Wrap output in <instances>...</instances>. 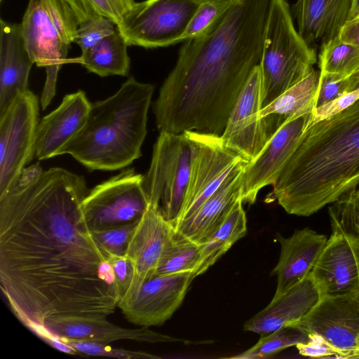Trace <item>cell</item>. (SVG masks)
Returning <instances> with one entry per match:
<instances>
[{"label": "cell", "instance_id": "cell-25", "mask_svg": "<svg viewBox=\"0 0 359 359\" xmlns=\"http://www.w3.org/2000/svg\"><path fill=\"white\" fill-rule=\"evenodd\" d=\"M319 80L320 71L313 70L262 109L269 140L288 120L313 112Z\"/></svg>", "mask_w": 359, "mask_h": 359}, {"label": "cell", "instance_id": "cell-24", "mask_svg": "<svg viewBox=\"0 0 359 359\" xmlns=\"http://www.w3.org/2000/svg\"><path fill=\"white\" fill-rule=\"evenodd\" d=\"M247 163L238 168L194 213L175 228L195 243H205L241 200L242 172Z\"/></svg>", "mask_w": 359, "mask_h": 359}, {"label": "cell", "instance_id": "cell-40", "mask_svg": "<svg viewBox=\"0 0 359 359\" xmlns=\"http://www.w3.org/2000/svg\"><path fill=\"white\" fill-rule=\"evenodd\" d=\"M358 99H359V88L334 101L315 109L311 124L337 113L353 103Z\"/></svg>", "mask_w": 359, "mask_h": 359}, {"label": "cell", "instance_id": "cell-27", "mask_svg": "<svg viewBox=\"0 0 359 359\" xmlns=\"http://www.w3.org/2000/svg\"><path fill=\"white\" fill-rule=\"evenodd\" d=\"M238 200L222 225L201 246L198 263L193 271L194 277L201 275L212 266L247 232V219Z\"/></svg>", "mask_w": 359, "mask_h": 359}, {"label": "cell", "instance_id": "cell-39", "mask_svg": "<svg viewBox=\"0 0 359 359\" xmlns=\"http://www.w3.org/2000/svg\"><path fill=\"white\" fill-rule=\"evenodd\" d=\"M299 353L309 357H338L337 351L330 346L322 337L309 334L307 342L296 346Z\"/></svg>", "mask_w": 359, "mask_h": 359}, {"label": "cell", "instance_id": "cell-35", "mask_svg": "<svg viewBox=\"0 0 359 359\" xmlns=\"http://www.w3.org/2000/svg\"><path fill=\"white\" fill-rule=\"evenodd\" d=\"M138 221L126 225L92 231L95 241L107 255L108 259L111 256H124L126 255L129 238Z\"/></svg>", "mask_w": 359, "mask_h": 359}, {"label": "cell", "instance_id": "cell-23", "mask_svg": "<svg viewBox=\"0 0 359 359\" xmlns=\"http://www.w3.org/2000/svg\"><path fill=\"white\" fill-rule=\"evenodd\" d=\"M351 0H297L290 7L298 33L316 50L336 38L348 20Z\"/></svg>", "mask_w": 359, "mask_h": 359}, {"label": "cell", "instance_id": "cell-21", "mask_svg": "<svg viewBox=\"0 0 359 359\" xmlns=\"http://www.w3.org/2000/svg\"><path fill=\"white\" fill-rule=\"evenodd\" d=\"M320 298L310 273L286 292L272 298L264 309L244 323L243 329L264 336L301 320Z\"/></svg>", "mask_w": 359, "mask_h": 359}, {"label": "cell", "instance_id": "cell-45", "mask_svg": "<svg viewBox=\"0 0 359 359\" xmlns=\"http://www.w3.org/2000/svg\"><path fill=\"white\" fill-rule=\"evenodd\" d=\"M1 1H2V0H1Z\"/></svg>", "mask_w": 359, "mask_h": 359}, {"label": "cell", "instance_id": "cell-2", "mask_svg": "<svg viewBox=\"0 0 359 359\" xmlns=\"http://www.w3.org/2000/svg\"><path fill=\"white\" fill-rule=\"evenodd\" d=\"M272 0H239L206 32L185 41L154 104L159 132L221 135L259 65Z\"/></svg>", "mask_w": 359, "mask_h": 359}, {"label": "cell", "instance_id": "cell-42", "mask_svg": "<svg viewBox=\"0 0 359 359\" xmlns=\"http://www.w3.org/2000/svg\"><path fill=\"white\" fill-rule=\"evenodd\" d=\"M359 17V0H351L349 19Z\"/></svg>", "mask_w": 359, "mask_h": 359}, {"label": "cell", "instance_id": "cell-11", "mask_svg": "<svg viewBox=\"0 0 359 359\" xmlns=\"http://www.w3.org/2000/svg\"><path fill=\"white\" fill-rule=\"evenodd\" d=\"M194 144L189 185L175 227L194 213L241 165L246 163L226 148L221 135L187 131Z\"/></svg>", "mask_w": 359, "mask_h": 359}, {"label": "cell", "instance_id": "cell-9", "mask_svg": "<svg viewBox=\"0 0 359 359\" xmlns=\"http://www.w3.org/2000/svg\"><path fill=\"white\" fill-rule=\"evenodd\" d=\"M143 178L144 175L128 168L89 190L81 208L90 230H102L138 221L149 206Z\"/></svg>", "mask_w": 359, "mask_h": 359}, {"label": "cell", "instance_id": "cell-29", "mask_svg": "<svg viewBox=\"0 0 359 359\" xmlns=\"http://www.w3.org/2000/svg\"><path fill=\"white\" fill-rule=\"evenodd\" d=\"M319 49L320 72L345 78L359 72V46L346 43L337 36Z\"/></svg>", "mask_w": 359, "mask_h": 359}, {"label": "cell", "instance_id": "cell-34", "mask_svg": "<svg viewBox=\"0 0 359 359\" xmlns=\"http://www.w3.org/2000/svg\"><path fill=\"white\" fill-rule=\"evenodd\" d=\"M116 29L117 25L111 19L96 15L79 24L74 42L79 46L81 53H83L114 33Z\"/></svg>", "mask_w": 359, "mask_h": 359}, {"label": "cell", "instance_id": "cell-30", "mask_svg": "<svg viewBox=\"0 0 359 359\" xmlns=\"http://www.w3.org/2000/svg\"><path fill=\"white\" fill-rule=\"evenodd\" d=\"M309 334L294 326L288 325L262 336L253 346L245 351L232 356V358L254 359L266 358L279 351L306 343Z\"/></svg>", "mask_w": 359, "mask_h": 359}, {"label": "cell", "instance_id": "cell-13", "mask_svg": "<svg viewBox=\"0 0 359 359\" xmlns=\"http://www.w3.org/2000/svg\"><path fill=\"white\" fill-rule=\"evenodd\" d=\"M289 325L322 337L337 351V358H359L356 296L322 297L305 316Z\"/></svg>", "mask_w": 359, "mask_h": 359}, {"label": "cell", "instance_id": "cell-6", "mask_svg": "<svg viewBox=\"0 0 359 359\" xmlns=\"http://www.w3.org/2000/svg\"><path fill=\"white\" fill-rule=\"evenodd\" d=\"M79 22L63 0H29L22 22L21 36L34 63L44 67L46 79L40 104L45 109L55 95L58 72L67 62Z\"/></svg>", "mask_w": 359, "mask_h": 359}, {"label": "cell", "instance_id": "cell-38", "mask_svg": "<svg viewBox=\"0 0 359 359\" xmlns=\"http://www.w3.org/2000/svg\"><path fill=\"white\" fill-rule=\"evenodd\" d=\"M108 259L114 271L119 299L127 291L135 279V269L131 262L126 255L111 256Z\"/></svg>", "mask_w": 359, "mask_h": 359}, {"label": "cell", "instance_id": "cell-37", "mask_svg": "<svg viewBox=\"0 0 359 359\" xmlns=\"http://www.w3.org/2000/svg\"><path fill=\"white\" fill-rule=\"evenodd\" d=\"M351 76L345 78L320 72L316 109L351 93L353 90Z\"/></svg>", "mask_w": 359, "mask_h": 359}, {"label": "cell", "instance_id": "cell-7", "mask_svg": "<svg viewBox=\"0 0 359 359\" xmlns=\"http://www.w3.org/2000/svg\"><path fill=\"white\" fill-rule=\"evenodd\" d=\"M194 155V144L187 131L161 132L144 175L149 205L158 209L174 226L184 202Z\"/></svg>", "mask_w": 359, "mask_h": 359}, {"label": "cell", "instance_id": "cell-36", "mask_svg": "<svg viewBox=\"0 0 359 359\" xmlns=\"http://www.w3.org/2000/svg\"><path fill=\"white\" fill-rule=\"evenodd\" d=\"M57 339L62 341L77 353L89 355L106 356L121 359H153L159 358L158 356L144 351H132L125 348H114L107 344L70 339Z\"/></svg>", "mask_w": 359, "mask_h": 359}, {"label": "cell", "instance_id": "cell-5", "mask_svg": "<svg viewBox=\"0 0 359 359\" xmlns=\"http://www.w3.org/2000/svg\"><path fill=\"white\" fill-rule=\"evenodd\" d=\"M316 50L301 37L285 0H272L259 67L262 107H265L313 70ZM262 108V109H263Z\"/></svg>", "mask_w": 359, "mask_h": 359}, {"label": "cell", "instance_id": "cell-3", "mask_svg": "<svg viewBox=\"0 0 359 359\" xmlns=\"http://www.w3.org/2000/svg\"><path fill=\"white\" fill-rule=\"evenodd\" d=\"M273 186L285 211L303 217L359 187V99L304 131Z\"/></svg>", "mask_w": 359, "mask_h": 359}, {"label": "cell", "instance_id": "cell-31", "mask_svg": "<svg viewBox=\"0 0 359 359\" xmlns=\"http://www.w3.org/2000/svg\"><path fill=\"white\" fill-rule=\"evenodd\" d=\"M71 8L79 24L96 15H102L119 25L125 14L136 3L135 0H63Z\"/></svg>", "mask_w": 359, "mask_h": 359}, {"label": "cell", "instance_id": "cell-28", "mask_svg": "<svg viewBox=\"0 0 359 359\" xmlns=\"http://www.w3.org/2000/svg\"><path fill=\"white\" fill-rule=\"evenodd\" d=\"M201 246L175 228L153 276L194 271L199 261Z\"/></svg>", "mask_w": 359, "mask_h": 359}, {"label": "cell", "instance_id": "cell-17", "mask_svg": "<svg viewBox=\"0 0 359 359\" xmlns=\"http://www.w3.org/2000/svg\"><path fill=\"white\" fill-rule=\"evenodd\" d=\"M45 342L50 344L54 338L83 341L103 344L118 340L137 342H181L186 344H205L177 339L154 332L148 327L128 329L112 324L107 318L96 319L82 317H55L44 322L37 334Z\"/></svg>", "mask_w": 359, "mask_h": 359}, {"label": "cell", "instance_id": "cell-33", "mask_svg": "<svg viewBox=\"0 0 359 359\" xmlns=\"http://www.w3.org/2000/svg\"><path fill=\"white\" fill-rule=\"evenodd\" d=\"M330 219L334 220L352 233L359 243V194L358 189L340 197L328 209ZM359 301V292L356 296Z\"/></svg>", "mask_w": 359, "mask_h": 359}, {"label": "cell", "instance_id": "cell-14", "mask_svg": "<svg viewBox=\"0 0 359 359\" xmlns=\"http://www.w3.org/2000/svg\"><path fill=\"white\" fill-rule=\"evenodd\" d=\"M332 233L311 274L322 297L357 296L359 292V243L334 220Z\"/></svg>", "mask_w": 359, "mask_h": 359}, {"label": "cell", "instance_id": "cell-20", "mask_svg": "<svg viewBox=\"0 0 359 359\" xmlns=\"http://www.w3.org/2000/svg\"><path fill=\"white\" fill-rule=\"evenodd\" d=\"M174 229L158 209L149 205L133 229L126 248L125 255L135 272L129 288L153 277Z\"/></svg>", "mask_w": 359, "mask_h": 359}, {"label": "cell", "instance_id": "cell-10", "mask_svg": "<svg viewBox=\"0 0 359 359\" xmlns=\"http://www.w3.org/2000/svg\"><path fill=\"white\" fill-rule=\"evenodd\" d=\"M39 105L37 96L28 90L0 116V195L16 182L35 155Z\"/></svg>", "mask_w": 359, "mask_h": 359}, {"label": "cell", "instance_id": "cell-41", "mask_svg": "<svg viewBox=\"0 0 359 359\" xmlns=\"http://www.w3.org/2000/svg\"><path fill=\"white\" fill-rule=\"evenodd\" d=\"M338 37L346 43L359 46V17L348 20L341 28Z\"/></svg>", "mask_w": 359, "mask_h": 359}, {"label": "cell", "instance_id": "cell-43", "mask_svg": "<svg viewBox=\"0 0 359 359\" xmlns=\"http://www.w3.org/2000/svg\"><path fill=\"white\" fill-rule=\"evenodd\" d=\"M231 1H233V2H237V1H238L239 0H231Z\"/></svg>", "mask_w": 359, "mask_h": 359}, {"label": "cell", "instance_id": "cell-12", "mask_svg": "<svg viewBox=\"0 0 359 359\" xmlns=\"http://www.w3.org/2000/svg\"><path fill=\"white\" fill-rule=\"evenodd\" d=\"M194 278L191 271L153 276L131 286L118 299L117 307L133 324L160 325L182 304Z\"/></svg>", "mask_w": 359, "mask_h": 359}, {"label": "cell", "instance_id": "cell-26", "mask_svg": "<svg viewBox=\"0 0 359 359\" xmlns=\"http://www.w3.org/2000/svg\"><path fill=\"white\" fill-rule=\"evenodd\" d=\"M128 44L118 27L114 33L90 48L76 60L88 72L100 76H127L130 69Z\"/></svg>", "mask_w": 359, "mask_h": 359}, {"label": "cell", "instance_id": "cell-1", "mask_svg": "<svg viewBox=\"0 0 359 359\" xmlns=\"http://www.w3.org/2000/svg\"><path fill=\"white\" fill-rule=\"evenodd\" d=\"M88 191L83 176L55 167L0 195L1 289L36 334L48 318H107L117 307L114 271L83 215Z\"/></svg>", "mask_w": 359, "mask_h": 359}, {"label": "cell", "instance_id": "cell-16", "mask_svg": "<svg viewBox=\"0 0 359 359\" xmlns=\"http://www.w3.org/2000/svg\"><path fill=\"white\" fill-rule=\"evenodd\" d=\"M313 114L286 121L258 155L245 164L241 182L240 198L243 203L253 204L262 188L275 184L304 131L311 124Z\"/></svg>", "mask_w": 359, "mask_h": 359}, {"label": "cell", "instance_id": "cell-15", "mask_svg": "<svg viewBox=\"0 0 359 359\" xmlns=\"http://www.w3.org/2000/svg\"><path fill=\"white\" fill-rule=\"evenodd\" d=\"M262 108V77L259 65L245 83L221 135L224 146L247 162L254 159L269 140Z\"/></svg>", "mask_w": 359, "mask_h": 359}, {"label": "cell", "instance_id": "cell-8", "mask_svg": "<svg viewBox=\"0 0 359 359\" xmlns=\"http://www.w3.org/2000/svg\"><path fill=\"white\" fill-rule=\"evenodd\" d=\"M201 0H145L135 3L117 27L128 46L146 48L180 43Z\"/></svg>", "mask_w": 359, "mask_h": 359}, {"label": "cell", "instance_id": "cell-22", "mask_svg": "<svg viewBox=\"0 0 359 359\" xmlns=\"http://www.w3.org/2000/svg\"><path fill=\"white\" fill-rule=\"evenodd\" d=\"M0 116L20 94L28 90L33 61L21 36L20 24L0 20Z\"/></svg>", "mask_w": 359, "mask_h": 359}, {"label": "cell", "instance_id": "cell-19", "mask_svg": "<svg viewBox=\"0 0 359 359\" xmlns=\"http://www.w3.org/2000/svg\"><path fill=\"white\" fill-rule=\"evenodd\" d=\"M280 246L278 262L271 273L277 276L273 298L278 297L303 280L311 271L327 238L316 231L297 229L289 237L276 236Z\"/></svg>", "mask_w": 359, "mask_h": 359}, {"label": "cell", "instance_id": "cell-32", "mask_svg": "<svg viewBox=\"0 0 359 359\" xmlns=\"http://www.w3.org/2000/svg\"><path fill=\"white\" fill-rule=\"evenodd\" d=\"M231 0H201L180 39V42L200 36L209 30L235 4Z\"/></svg>", "mask_w": 359, "mask_h": 359}, {"label": "cell", "instance_id": "cell-44", "mask_svg": "<svg viewBox=\"0 0 359 359\" xmlns=\"http://www.w3.org/2000/svg\"><path fill=\"white\" fill-rule=\"evenodd\" d=\"M358 192L359 193V187L358 188Z\"/></svg>", "mask_w": 359, "mask_h": 359}, {"label": "cell", "instance_id": "cell-4", "mask_svg": "<svg viewBox=\"0 0 359 359\" xmlns=\"http://www.w3.org/2000/svg\"><path fill=\"white\" fill-rule=\"evenodd\" d=\"M154 87L129 77L113 95L91 104L80 131L62 149L90 170H116L142 155Z\"/></svg>", "mask_w": 359, "mask_h": 359}, {"label": "cell", "instance_id": "cell-46", "mask_svg": "<svg viewBox=\"0 0 359 359\" xmlns=\"http://www.w3.org/2000/svg\"><path fill=\"white\" fill-rule=\"evenodd\" d=\"M359 194V193H358Z\"/></svg>", "mask_w": 359, "mask_h": 359}, {"label": "cell", "instance_id": "cell-18", "mask_svg": "<svg viewBox=\"0 0 359 359\" xmlns=\"http://www.w3.org/2000/svg\"><path fill=\"white\" fill-rule=\"evenodd\" d=\"M91 104L82 90L65 95L60 104L43 116L36 128L34 152L39 160L60 155L83 126Z\"/></svg>", "mask_w": 359, "mask_h": 359}]
</instances>
